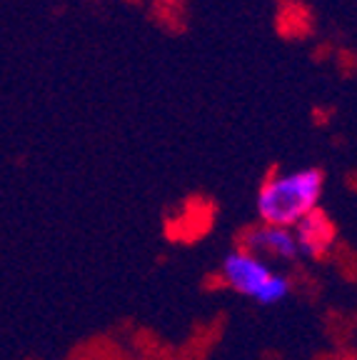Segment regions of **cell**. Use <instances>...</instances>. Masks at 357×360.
<instances>
[{
    "mask_svg": "<svg viewBox=\"0 0 357 360\" xmlns=\"http://www.w3.org/2000/svg\"><path fill=\"white\" fill-rule=\"evenodd\" d=\"M323 183V173L318 168L268 178L257 198V210L263 223L278 225V228H295L307 213L318 208Z\"/></svg>",
    "mask_w": 357,
    "mask_h": 360,
    "instance_id": "cell-1",
    "label": "cell"
},
{
    "mask_svg": "<svg viewBox=\"0 0 357 360\" xmlns=\"http://www.w3.org/2000/svg\"><path fill=\"white\" fill-rule=\"evenodd\" d=\"M223 281L228 283L233 290L242 292L247 298L257 300L263 305H273L287 295L290 283L285 276H278L268 265L255 255L245 253V250H235L225 258L223 263Z\"/></svg>",
    "mask_w": 357,
    "mask_h": 360,
    "instance_id": "cell-2",
    "label": "cell"
},
{
    "mask_svg": "<svg viewBox=\"0 0 357 360\" xmlns=\"http://www.w3.org/2000/svg\"><path fill=\"white\" fill-rule=\"evenodd\" d=\"M245 253L255 255V258H275V260H295L300 255V245L297 238L290 228H278V225H260L247 231L242 238V248Z\"/></svg>",
    "mask_w": 357,
    "mask_h": 360,
    "instance_id": "cell-3",
    "label": "cell"
},
{
    "mask_svg": "<svg viewBox=\"0 0 357 360\" xmlns=\"http://www.w3.org/2000/svg\"><path fill=\"white\" fill-rule=\"evenodd\" d=\"M295 231H297L295 238H297V245H300V253L310 255V258L327 255L332 243H335V225L330 223L327 215L318 208L313 213H307L295 225Z\"/></svg>",
    "mask_w": 357,
    "mask_h": 360,
    "instance_id": "cell-4",
    "label": "cell"
}]
</instances>
